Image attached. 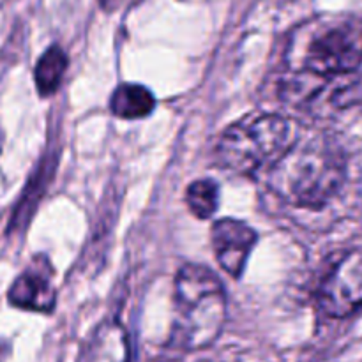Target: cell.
Returning <instances> with one entry per match:
<instances>
[{"instance_id":"8fae6325","label":"cell","mask_w":362,"mask_h":362,"mask_svg":"<svg viewBox=\"0 0 362 362\" xmlns=\"http://www.w3.org/2000/svg\"><path fill=\"white\" fill-rule=\"evenodd\" d=\"M186 204L198 219L212 218L219 205L218 184L209 179H200L191 182L186 191Z\"/></svg>"},{"instance_id":"7c38bea8","label":"cell","mask_w":362,"mask_h":362,"mask_svg":"<svg viewBox=\"0 0 362 362\" xmlns=\"http://www.w3.org/2000/svg\"><path fill=\"white\" fill-rule=\"evenodd\" d=\"M99 2H101L103 7H106V9H108V7H112L117 0H99Z\"/></svg>"},{"instance_id":"6da1fadb","label":"cell","mask_w":362,"mask_h":362,"mask_svg":"<svg viewBox=\"0 0 362 362\" xmlns=\"http://www.w3.org/2000/svg\"><path fill=\"white\" fill-rule=\"evenodd\" d=\"M345 152L329 138L293 141L269 170L267 184L279 198L297 207L320 209L341 189Z\"/></svg>"},{"instance_id":"277c9868","label":"cell","mask_w":362,"mask_h":362,"mask_svg":"<svg viewBox=\"0 0 362 362\" xmlns=\"http://www.w3.org/2000/svg\"><path fill=\"white\" fill-rule=\"evenodd\" d=\"M299 49L296 59L304 73L320 78L352 73L362 64V18L320 21L308 32Z\"/></svg>"},{"instance_id":"8992f818","label":"cell","mask_w":362,"mask_h":362,"mask_svg":"<svg viewBox=\"0 0 362 362\" xmlns=\"http://www.w3.org/2000/svg\"><path fill=\"white\" fill-rule=\"evenodd\" d=\"M212 250L218 264L232 278H240L258 235L250 225L237 219H218L211 230Z\"/></svg>"},{"instance_id":"3957f363","label":"cell","mask_w":362,"mask_h":362,"mask_svg":"<svg viewBox=\"0 0 362 362\" xmlns=\"http://www.w3.org/2000/svg\"><path fill=\"white\" fill-rule=\"evenodd\" d=\"M292 144V124L285 117L247 115L226 127L216 147V159L221 168L251 175L278 161Z\"/></svg>"},{"instance_id":"52a82bcc","label":"cell","mask_w":362,"mask_h":362,"mask_svg":"<svg viewBox=\"0 0 362 362\" xmlns=\"http://www.w3.org/2000/svg\"><path fill=\"white\" fill-rule=\"evenodd\" d=\"M52 269L46 264H32L16 278L9 288V303L14 308L37 313H52L55 308V288L52 286Z\"/></svg>"},{"instance_id":"7a4b0ae2","label":"cell","mask_w":362,"mask_h":362,"mask_svg":"<svg viewBox=\"0 0 362 362\" xmlns=\"http://www.w3.org/2000/svg\"><path fill=\"white\" fill-rule=\"evenodd\" d=\"M226 320V293L207 267L187 264L177 272L172 341L184 350H202L219 338Z\"/></svg>"},{"instance_id":"4fadbf2b","label":"cell","mask_w":362,"mask_h":362,"mask_svg":"<svg viewBox=\"0 0 362 362\" xmlns=\"http://www.w3.org/2000/svg\"><path fill=\"white\" fill-rule=\"evenodd\" d=\"M2 144H4V136H2V131H0V151H2Z\"/></svg>"},{"instance_id":"ba28073f","label":"cell","mask_w":362,"mask_h":362,"mask_svg":"<svg viewBox=\"0 0 362 362\" xmlns=\"http://www.w3.org/2000/svg\"><path fill=\"white\" fill-rule=\"evenodd\" d=\"M76 362H131L129 339L122 325L106 320L81 346Z\"/></svg>"},{"instance_id":"30bf717a","label":"cell","mask_w":362,"mask_h":362,"mask_svg":"<svg viewBox=\"0 0 362 362\" xmlns=\"http://www.w3.org/2000/svg\"><path fill=\"white\" fill-rule=\"evenodd\" d=\"M67 69V55L60 46H49L41 59L37 60V66L34 71L35 88L42 98L52 95L60 87L64 73Z\"/></svg>"},{"instance_id":"9c48e42d","label":"cell","mask_w":362,"mask_h":362,"mask_svg":"<svg viewBox=\"0 0 362 362\" xmlns=\"http://www.w3.org/2000/svg\"><path fill=\"white\" fill-rule=\"evenodd\" d=\"M110 108L120 119H144L154 112L156 98L144 85L122 83L113 92L110 99Z\"/></svg>"},{"instance_id":"5b68a950","label":"cell","mask_w":362,"mask_h":362,"mask_svg":"<svg viewBox=\"0 0 362 362\" xmlns=\"http://www.w3.org/2000/svg\"><path fill=\"white\" fill-rule=\"evenodd\" d=\"M318 304L327 317L346 318L362 308V250L346 251L320 281Z\"/></svg>"}]
</instances>
